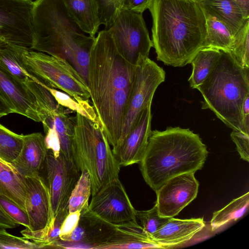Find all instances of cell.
<instances>
[{
  "label": "cell",
  "instance_id": "4dcf8cb0",
  "mask_svg": "<svg viewBox=\"0 0 249 249\" xmlns=\"http://www.w3.org/2000/svg\"><path fill=\"white\" fill-rule=\"evenodd\" d=\"M137 219L148 237L159 230L170 218L160 215L155 203L152 208L146 211L136 210Z\"/></svg>",
  "mask_w": 249,
  "mask_h": 249
},
{
  "label": "cell",
  "instance_id": "74e56055",
  "mask_svg": "<svg viewBox=\"0 0 249 249\" xmlns=\"http://www.w3.org/2000/svg\"><path fill=\"white\" fill-rule=\"evenodd\" d=\"M80 215V211L69 213L61 226L59 235L61 242H65L67 240L77 225Z\"/></svg>",
  "mask_w": 249,
  "mask_h": 249
},
{
  "label": "cell",
  "instance_id": "484cf974",
  "mask_svg": "<svg viewBox=\"0 0 249 249\" xmlns=\"http://www.w3.org/2000/svg\"><path fill=\"white\" fill-rule=\"evenodd\" d=\"M205 16L206 35L202 48H212L230 52L234 36L222 22L210 15Z\"/></svg>",
  "mask_w": 249,
  "mask_h": 249
},
{
  "label": "cell",
  "instance_id": "f1b7e54d",
  "mask_svg": "<svg viewBox=\"0 0 249 249\" xmlns=\"http://www.w3.org/2000/svg\"><path fill=\"white\" fill-rule=\"evenodd\" d=\"M2 117L0 116V118ZM23 135L16 134L0 123V158L10 163L18 156L22 145Z\"/></svg>",
  "mask_w": 249,
  "mask_h": 249
},
{
  "label": "cell",
  "instance_id": "f35d334b",
  "mask_svg": "<svg viewBox=\"0 0 249 249\" xmlns=\"http://www.w3.org/2000/svg\"><path fill=\"white\" fill-rule=\"evenodd\" d=\"M153 0H124L123 10L142 13L151 5Z\"/></svg>",
  "mask_w": 249,
  "mask_h": 249
},
{
  "label": "cell",
  "instance_id": "7402d4cb",
  "mask_svg": "<svg viewBox=\"0 0 249 249\" xmlns=\"http://www.w3.org/2000/svg\"><path fill=\"white\" fill-rule=\"evenodd\" d=\"M70 109L61 106L53 114L46 117L42 122L43 125L52 124L58 136L60 152L68 159L73 160L72 145L74 136L75 117H71Z\"/></svg>",
  "mask_w": 249,
  "mask_h": 249
},
{
  "label": "cell",
  "instance_id": "d6986e66",
  "mask_svg": "<svg viewBox=\"0 0 249 249\" xmlns=\"http://www.w3.org/2000/svg\"><path fill=\"white\" fill-rule=\"evenodd\" d=\"M100 249L163 248L148 237L138 223H130L113 225L107 239Z\"/></svg>",
  "mask_w": 249,
  "mask_h": 249
},
{
  "label": "cell",
  "instance_id": "2e32d148",
  "mask_svg": "<svg viewBox=\"0 0 249 249\" xmlns=\"http://www.w3.org/2000/svg\"><path fill=\"white\" fill-rule=\"evenodd\" d=\"M0 97L14 113L37 122H42V115L34 95L26 85L16 80L0 67Z\"/></svg>",
  "mask_w": 249,
  "mask_h": 249
},
{
  "label": "cell",
  "instance_id": "ffe728a7",
  "mask_svg": "<svg viewBox=\"0 0 249 249\" xmlns=\"http://www.w3.org/2000/svg\"><path fill=\"white\" fill-rule=\"evenodd\" d=\"M205 14L225 24L234 36L247 20L246 14L234 0H196Z\"/></svg>",
  "mask_w": 249,
  "mask_h": 249
},
{
  "label": "cell",
  "instance_id": "277c9868",
  "mask_svg": "<svg viewBox=\"0 0 249 249\" xmlns=\"http://www.w3.org/2000/svg\"><path fill=\"white\" fill-rule=\"evenodd\" d=\"M208 152L199 136L189 128L151 131L139 162L142 177L155 192L169 179L200 170Z\"/></svg>",
  "mask_w": 249,
  "mask_h": 249
},
{
  "label": "cell",
  "instance_id": "d6a6232c",
  "mask_svg": "<svg viewBox=\"0 0 249 249\" xmlns=\"http://www.w3.org/2000/svg\"><path fill=\"white\" fill-rule=\"evenodd\" d=\"M36 249L41 246L24 238L15 236L0 227V249Z\"/></svg>",
  "mask_w": 249,
  "mask_h": 249
},
{
  "label": "cell",
  "instance_id": "d4e9b609",
  "mask_svg": "<svg viewBox=\"0 0 249 249\" xmlns=\"http://www.w3.org/2000/svg\"><path fill=\"white\" fill-rule=\"evenodd\" d=\"M220 54V50L212 48H201L197 52L190 63L193 70L188 82L191 88L197 89L208 77Z\"/></svg>",
  "mask_w": 249,
  "mask_h": 249
},
{
  "label": "cell",
  "instance_id": "d590c367",
  "mask_svg": "<svg viewBox=\"0 0 249 249\" xmlns=\"http://www.w3.org/2000/svg\"><path fill=\"white\" fill-rule=\"evenodd\" d=\"M231 137L235 144L241 158L249 161V128L243 127L241 130H232Z\"/></svg>",
  "mask_w": 249,
  "mask_h": 249
},
{
  "label": "cell",
  "instance_id": "1f68e13d",
  "mask_svg": "<svg viewBox=\"0 0 249 249\" xmlns=\"http://www.w3.org/2000/svg\"><path fill=\"white\" fill-rule=\"evenodd\" d=\"M99 6L101 24L108 30L123 10L124 0H96Z\"/></svg>",
  "mask_w": 249,
  "mask_h": 249
},
{
  "label": "cell",
  "instance_id": "b9f144b4",
  "mask_svg": "<svg viewBox=\"0 0 249 249\" xmlns=\"http://www.w3.org/2000/svg\"><path fill=\"white\" fill-rule=\"evenodd\" d=\"M240 6L246 14L249 15V0H234Z\"/></svg>",
  "mask_w": 249,
  "mask_h": 249
},
{
  "label": "cell",
  "instance_id": "836d02e7",
  "mask_svg": "<svg viewBox=\"0 0 249 249\" xmlns=\"http://www.w3.org/2000/svg\"><path fill=\"white\" fill-rule=\"evenodd\" d=\"M0 207L17 224L30 229V221L27 212L0 192Z\"/></svg>",
  "mask_w": 249,
  "mask_h": 249
},
{
  "label": "cell",
  "instance_id": "f6af8a7d",
  "mask_svg": "<svg viewBox=\"0 0 249 249\" xmlns=\"http://www.w3.org/2000/svg\"><path fill=\"white\" fill-rule=\"evenodd\" d=\"M29 0L33 1V0Z\"/></svg>",
  "mask_w": 249,
  "mask_h": 249
},
{
  "label": "cell",
  "instance_id": "f546056e",
  "mask_svg": "<svg viewBox=\"0 0 249 249\" xmlns=\"http://www.w3.org/2000/svg\"><path fill=\"white\" fill-rule=\"evenodd\" d=\"M230 53L237 63L249 68V20L246 21L234 36Z\"/></svg>",
  "mask_w": 249,
  "mask_h": 249
},
{
  "label": "cell",
  "instance_id": "cb8c5ba5",
  "mask_svg": "<svg viewBox=\"0 0 249 249\" xmlns=\"http://www.w3.org/2000/svg\"><path fill=\"white\" fill-rule=\"evenodd\" d=\"M0 192L26 211V187L24 178L1 161Z\"/></svg>",
  "mask_w": 249,
  "mask_h": 249
},
{
  "label": "cell",
  "instance_id": "8992f818",
  "mask_svg": "<svg viewBox=\"0 0 249 249\" xmlns=\"http://www.w3.org/2000/svg\"><path fill=\"white\" fill-rule=\"evenodd\" d=\"M72 151L79 171L86 170L89 174L92 196L119 178L121 166L99 122L76 113Z\"/></svg>",
  "mask_w": 249,
  "mask_h": 249
},
{
  "label": "cell",
  "instance_id": "9c48e42d",
  "mask_svg": "<svg viewBox=\"0 0 249 249\" xmlns=\"http://www.w3.org/2000/svg\"><path fill=\"white\" fill-rule=\"evenodd\" d=\"M165 78V72L161 67L148 57L140 56L136 66L132 89L119 143L135 127L143 110L152 104L157 88Z\"/></svg>",
  "mask_w": 249,
  "mask_h": 249
},
{
  "label": "cell",
  "instance_id": "5bb4252c",
  "mask_svg": "<svg viewBox=\"0 0 249 249\" xmlns=\"http://www.w3.org/2000/svg\"><path fill=\"white\" fill-rule=\"evenodd\" d=\"M23 178L26 187V211L30 221L29 230L43 229L53 220L48 187L39 173Z\"/></svg>",
  "mask_w": 249,
  "mask_h": 249
},
{
  "label": "cell",
  "instance_id": "603a6c76",
  "mask_svg": "<svg viewBox=\"0 0 249 249\" xmlns=\"http://www.w3.org/2000/svg\"><path fill=\"white\" fill-rule=\"evenodd\" d=\"M22 47L2 42L0 45V67L16 80L26 85L36 78L26 70L22 58Z\"/></svg>",
  "mask_w": 249,
  "mask_h": 249
},
{
  "label": "cell",
  "instance_id": "4fadbf2b",
  "mask_svg": "<svg viewBox=\"0 0 249 249\" xmlns=\"http://www.w3.org/2000/svg\"><path fill=\"white\" fill-rule=\"evenodd\" d=\"M199 183L192 172L175 176L165 182L156 192L155 202L160 215L174 217L195 199Z\"/></svg>",
  "mask_w": 249,
  "mask_h": 249
},
{
  "label": "cell",
  "instance_id": "ab89813d",
  "mask_svg": "<svg viewBox=\"0 0 249 249\" xmlns=\"http://www.w3.org/2000/svg\"><path fill=\"white\" fill-rule=\"evenodd\" d=\"M17 224L0 207V227L4 229H13L17 227Z\"/></svg>",
  "mask_w": 249,
  "mask_h": 249
},
{
  "label": "cell",
  "instance_id": "5b68a950",
  "mask_svg": "<svg viewBox=\"0 0 249 249\" xmlns=\"http://www.w3.org/2000/svg\"><path fill=\"white\" fill-rule=\"evenodd\" d=\"M220 51L213 69L197 89L204 99L201 108L212 110L232 130H241L243 104L249 95V68L240 65L230 52Z\"/></svg>",
  "mask_w": 249,
  "mask_h": 249
},
{
  "label": "cell",
  "instance_id": "7bdbcfd3",
  "mask_svg": "<svg viewBox=\"0 0 249 249\" xmlns=\"http://www.w3.org/2000/svg\"><path fill=\"white\" fill-rule=\"evenodd\" d=\"M0 161L4 163V164H6L7 165H8V166H9L10 167H11V168L13 169L14 170H15V171H16L15 170V169L12 166V165H11V164L10 163H9L7 162H6L5 161H4V160H3L2 159H1L0 158Z\"/></svg>",
  "mask_w": 249,
  "mask_h": 249
},
{
  "label": "cell",
  "instance_id": "e575fe53",
  "mask_svg": "<svg viewBox=\"0 0 249 249\" xmlns=\"http://www.w3.org/2000/svg\"><path fill=\"white\" fill-rule=\"evenodd\" d=\"M44 85L59 105L90 119V116L86 109L71 96L55 89L48 87L45 84Z\"/></svg>",
  "mask_w": 249,
  "mask_h": 249
},
{
  "label": "cell",
  "instance_id": "44dd1931",
  "mask_svg": "<svg viewBox=\"0 0 249 249\" xmlns=\"http://www.w3.org/2000/svg\"><path fill=\"white\" fill-rule=\"evenodd\" d=\"M70 17L79 28L94 37L101 23L96 0H62Z\"/></svg>",
  "mask_w": 249,
  "mask_h": 249
},
{
  "label": "cell",
  "instance_id": "ac0fdd59",
  "mask_svg": "<svg viewBox=\"0 0 249 249\" xmlns=\"http://www.w3.org/2000/svg\"><path fill=\"white\" fill-rule=\"evenodd\" d=\"M48 152L44 137L41 133L23 135L20 151L11 164L22 177L31 176L39 173Z\"/></svg>",
  "mask_w": 249,
  "mask_h": 249
},
{
  "label": "cell",
  "instance_id": "3957f363",
  "mask_svg": "<svg viewBox=\"0 0 249 249\" xmlns=\"http://www.w3.org/2000/svg\"><path fill=\"white\" fill-rule=\"evenodd\" d=\"M31 50L66 60L88 86L90 52L95 36H87L69 15L62 0L33 2Z\"/></svg>",
  "mask_w": 249,
  "mask_h": 249
},
{
  "label": "cell",
  "instance_id": "ee69618b",
  "mask_svg": "<svg viewBox=\"0 0 249 249\" xmlns=\"http://www.w3.org/2000/svg\"><path fill=\"white\" fill-rule=\"evenodd\" d=\"M2 42V41L1 40H0V45L1 44V43Z\"/></svg>",
  "mask_w": 249,
  "mask_h": 249
},
{
  "label": "cell",
  "instance_id": "7a4b0ae2",
  "mask_svg": "<svg viewBox=\"0 0 249 249\" xmlns=\"http://www.w3.org/2000/svg\"><path fill=\"white\" fill-rule=\"evenodd\" d=\"M152 42L158 60L165 65L190 64L206 35L205 14L195 0H153Z\"/></svg>",
  "mask_w": 249,
  "mask_h": 249
},
{
  "label": "cell",
  "instance_id": "e0dca14e",
  "mask_svg": "<svg viewBox=\"0 0 249 249\" xmlns=\"http://www.w3.org/2000/svg\"><path fill=\"white\" fill-rule=\"evenodd\" d=\"M205 227L203 218L180 219L171 217L149 238L163 249L174 248L190 241Z\"/></svg>",
  "mask_w": 249,
  "mask_h": 249
},
{
  "label": "cell",
  "instance_id": "7c38bea8",
  "mask_svg": "<svg viewBox=\"0 0 249 249\" xmlns=\"http://www.w3.org/2000/svg\"><path fill=\"white\" fill-rule=\"evenodd\" d=\"M88 210L97 217L113 225L138 223L136 210L119 178L92 196Z\"/></svg>",
  "mask_w": 249,
  "mask_h": 249
},
{
  "label": "cell",
  "instance_id": "4316f807",
  "mask_svg": "<svg viewBox=\"0 0 249 249\" xmlns=\"http://www.w3.org/2000/svg\"><path fill=\"white\" fill-rule=\"evenodd\" d=\"M249 192L233 199L222 209L213 213L210 222L212 231H214L228 223L242 217L248 211Z\"/></svg>",
  "mask_w": 249,
  "mask_h": 249
},
{
  "label": "cell",
  "instance_id": "9a60e30c",
  "mask_svg": "<svg viewBox=\"0 0 249 249\" xmlns=\"http://www.w3.org/2000/svg\"><path fill=\"white\" fill-rule=\"evenodd\" d=\"M151 104L143 110L135 127L120 143L112 147L113 154L120 166L131 165L140 161L152 131Z\"/></svg>",
  "mask_w": 249,
  "mask_h": 249
},
{
  "label": "cell",
  "instance_id": "6da1fadb",
  "mask_svg": "<svg viewBox=\"0 0 249 249\" xmlns=\"http://www.w3.org/2000/svg\"><path fill=\"white\" fill-rule=\"evenodd\" d=\"M136 66L120 54L108 30L98 33L89 54L88 87L99 123L112 147L121 138Z\"/></svg>",
  "mask_w": 249,
  "mask_h": 249
},
{
  "label": "cell",
  "instance_id": "bcb514c9",
  "mask_svg": "<svg viewBox=\"0 0 249 249\" xmlns=\"http://www.w3.org/2000/svg\"></svg>",
  "mask_w": 249,
  "mask_h": 249
},
{
  "label": "cell",
  "instance_id": "ba28073f",
  "mask_svg": "<svg viewBox=\"0 0 249 249\" xmlns=\"http://www.w3.org/2000/svg\"><path fill=\"white\" fill-rule=\"evenodd\" d=\"M108 30L117 50L128 63L136 66L141 56L148 57L153 45L142 13L123 10Z\"/></svg>",
  "mask_w": 249,
  "mask_h": 249
},
{
  "label": "cell",
  "instance_id": "83f0119b",
  "mask_svg": "<svg viewBox=\"0 0 249 249\" xmlns=\"http://www.w3.org/2000/svg\"><path fill=\"white\" fill-rule=\"evenodd\" d=\"M91 195V184L89 174L86 170L82 171L70 196L69 213L81 212L87 209Z\"/></svg>",
  "mask_w": 249,
  "mask_h": 249
},
{
  "label": "cell",
  "instance_id": "8d00e7d4",
  "mask_svg": "<svg viewBox=\"0 0 249 249\" xmlns=\"http://www.w3.org/2000/svg\"><path fill=\"white\" fill-rule=\"evenodd\" d=\"M43 127L45 133L44 141L46 147L55 157H57L61 152L59 140L55 129L52 124L44 125Z\"/></svg>",
  "mask_w": 249,
  "mask_h": 249
},
{
  "label": "cell",
  "instance_id": "30bf717a",
  "mask_svg": "<svg viewBox=\"0 0 249 249\" xmlns=\"http://www.w3.org/2000/svg\"><path fill=\"white\" fill-rule=\"evenodd\" d=\"M33 1L0 0V40L31 50L34 42Z\"/></svg>",
  "mask_w": 249,
  "mask_h": 249
},
{
  "label": "cell",
  "instance_id": "52a82bcc",
  "mask_svg": "<svg viewBox=\"0 0 249 249\" xmlns=\"http://www.w3.org/2000/svg\"><path fill=\"white\" fill-rule=\"evenodd\" d=\"M22 58L28 71L46 86L66 92L79 104L89 101L88 85L66 60L24 48Z\"/></svg>",
  "mask_w": 249,
  "mask_h": 249
},
{
  "label": "cell",
  "instance_id": "60d3db41",
  "mask_svg": "<svg viewBox=\"0 0 249 249\" xmlns=\"http://www.w3.org/2000/svg\"><path fill=\"white\" fill-rule=\"evenodd\" d=\"M14 113L8 104L0 97V116H4Z\"/></svg>",
  "mask_w": 249,
  "mask_h": 249
},
{
  "label": "cell",
  "instance_id": "8fae6325",
  "mask_svg": "<svg viewBox=\"0 0 249 249\" xmlns=\"http://www.w3.org/2000/svg\"><path fill=\"white\" fill-rule=\"evenodd\" d=\"M44 164L53 219L59 212L68 210L70 196L80 172L74 161L61 153L55 157L48 151Z\"/></svg>",
  "mask_w": 249,
  "mask_h": 249
}]
</instances>
